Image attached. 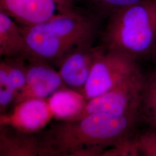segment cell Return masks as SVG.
<instances>
[{"label":"cell","mask_w":156,"mask_h":156,"mask_svg":"<svg viewBox=\"0 0 156 156\" xmlns=\"http://www.w3.org/2000/svg\"><path fill=\"white\" fill-rule=\"evenodd\" d=\"M16 97L12 89L8 75V66L2 58L0 62V114L11 109Z\"/></svg>","instance_id":"16"},{"label":"cell","mask_w":156,"mask_h":156,"mask_svg":"<svg viewBox=\"0 0 156 156\" xmlns=\"http://www.w3.org/2000/svg\"><path fill=\"white\" fill-rule=\"evenodd\" d=\"M141 72L137 60L126 54L97 46L89 77L82 94L87 101L102 94Z\"/></svg>","instance_id":"4"},{"label":"cell","mask_w":156,"mask_h":156,"mask_svg":"<svg viewBox=\"0 0 156 156\" xmlns=\"http://www.w3.org/2000/svg\"><path fill=\"white\" fill-rule=\"evenodd\" d=\"M134 156H156V130L151 128L134 135L132 140Z\"/></svg>","instance_id":"17"},{"label":"cell","mask_w":156,"mask_h":156,"mask_svg":"<svg viewBox=\"0 0 156 156\" xmlns=\"http://www.w3.org/2000/svg\"><path fill=\"white\" fill-rule=\"evenodd\" d=\"M144 80L145 76L140 72L106 93L87 101L83 111L69 120H77L95 113L139 115Z\"/></svg>","instance_id":"5"},{"label":"cell","mask_w":156,"mask_h":156,"mask_svg":"<svg viewBox=\"0 0 156 156\" xmlns=\"http://www.w3.org/2000/svg\"><path fill=\"white\" fill-rule=\"evenodd\" d=\"M0 55L1 57L26 60L31 56L20 26L2 11H0Z\"/></svg>","instance_id":"11"},{"label":"cell","mask_w":156,"mask_h":156,"mask_svg":"<svg viewBox=\"0 0 156 156\" xmlns=\"http://www.w3.org/2000/svg\"><path fill=\"white\" fill-rule=\"evenodd\" d=\"M54 119L48 98H31L22 101L0 114V126H9L28 133L45 129Z\"/></svg>","instance_id":"7"},{"label":"cell","mask_w":156,"mask_h":156,"mask_svg":"<svg viewBox=\"0 0 156 156\" xmlns=\"http://www.w3.org/2000/svg\"><path fill=\"white\" fill-rule=\"evenodd\" d=\"M101 46L136 60L156 48V0H145L108 19Z\"/></svg>","instance_id":"3"},{"label":"cell","mask_w":156,"mask_h":156,"mask_svg":"<svg viewBox=\"0 0 156 156\" xmlns=\"http://www.w3.org/2000/svg\"><path fill=\"white\" fill-rule=\"evenodd\" d=\"M3 58L8 66V75L12 88L17 94L22 90L26 83L27 60L22 58Z\"/></svg>","instance_id":"15"},{"label":"cell","mask_w":156,"mask_h":156,"mask_svg":"<svg viewBox=\"0 0 156 156\" xmlns=\"http://www.w3.org/2000/svg\"><path fill=\"white\" fill-rule=\"evenodd\" d=\"M63 0H0L4 12L22 26L40 24L59 13Z\"/></svg>","instance_id":"8"},{"label":"cell","mask_w":156,"mask_h":156,"mask_svg":"<svg viewBox=\"0 0 156 156\" xmlns=\"http://www.w3.org/2000/svg\"><path fill=\"white\" fill-rule=\"evenodd\" d=\"M97 46H79L68 53L58 63V73L68 87L82 94L94 60Z\"/></svg>","instance_id":"9"},{"label":"cell","mask_w":156,"mask_h":156,"mask_svg":"<svg viewBox=\"0 0 156 156\" xmlns=\"http://www.w3.org/2000/svg\"><path fill=\"white\" fill-rule=\"evenodd\" d=\"M101 20L91 12L75 6L44 22L20 26V28L30 55L57 66L74 49L94 45L100 33Z\"/></svg>","instance_id":"2"},{"label":"cell","mask_w":156,"mask_h":156,"mask_svg":"<svg viewBox=\"0 0 156 156\" xmlns=\"http://www.w3.org/2000/svg\"><path fill=\"white\" fill-rule=\"evenodd\" d=\"M142 116L156 130V71L145 76L139 118Z\"/></svg>","instance_id":"13"},{"label":"cell","mask_w":156,"mask_h":156,"mask_svg":"<svg viewBox=\"0 0 156 156\" xmlns=\"http://www.w3.org/2000/svg\"><path fill=\"white\" fill-rule=\"evenodd\" d=\"M139 119L95 113L77 120H56L37 133L41 156H102L107 147L134 136Z\"/></svg>","instance_id":"1"},{"label":"cell","mask_w":156,"mask_h":156,"mask_svg":"<svg viewBox=\"0 0 156 156\" xmlns=\"http://www.w3.org/2000/svg\"><path fill=\"white\" fill-rule=\"evenodd\" d=\"M48 101L56 120H69L76 116L87 102L83 94L69 87L57 91Z\"/></svg>","instance_id":"12"},{"label":"cell","mask_w":156,"mask_h":156,"mask_svg":"<svg viewBox=\"0 0 156 156\" xmlns=\"http://www.w3.org/2000/svg\"><path fill=\"white\" fill-rule=\"evenodd\" d=\"M66 87H68L58 71L50 63L31 56L27 60L26 83L17 95L13 105L31 98H48L57 91Z\"/></svg>","instance_id":"6"},{"label":"cell","mask_w":156,"mask_h":156,"mask_svg":"<svg viewBox=\"0 0 156 156\" xmlns=\"http://www.w3.org/2000/svg\"><path fill=\"white\" fill-rule=\"evenodd\" d=\"M84 6L87 11L101 20L108 19L124 8L134 5L145 0H74Z\"/></svg>","instance_id":"14"},{"label":"cell","mask_w":156,"mask_h":156,"mask_svg":"<svg viewBox=\"0 0 156 156\" xmlns=\"http://www.w3.org/2000/svg\"><path fill=\"white\" fill-rule=\"evenodd\" d=\"M41 156L37 133L0 126V156Z\"/></svg>","instance_id":"10"},{"label":"cell","mask_w":156,"mask_h":156,"mask_svg":"<svg viewBox=\"0 0 156 156\" xmlns=\"http://www.w3.org/2000/svg\"><path fill=\"white\" fill-rule=\"evenodd\" d=\"M154 53H155V54L156 55V49H155V50H154Z\"/></svg>","instance_id":"18"}]
</instances>
